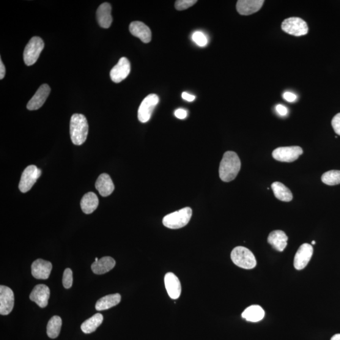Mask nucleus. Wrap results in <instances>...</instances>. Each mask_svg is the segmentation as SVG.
<instances>
[{
  "label": "nucleus",
  "mask_w": 340,
  "mask_h": 340,
  "mask_svg": "<svg viewBox=\"0 0 340 340\" xmlns=\"http://www.w3.org/2000/svg\"><path fill=\"white\" fill-rule=\"evenodd\" d=\"M45 43L39 37H34L27 44L24 52V60L27 66L34 65L42 53Z\"/></svg>",
  "instance_id": "nucleus-5"
},
{
  "label": "nucleus",
  "mask_w": 340,
  "mask_h": 340,
  "mask_svg": "<svg viewBox=\"0 0 340 340\" xmlns=\"http://www.w3.org/2000/svg\"><path fill=\"white\" fill-rule=\"evenodd\" d=\"M193 39L199 46L204 47L207 45V37L201 32H194L193 35Z\"/></svg>",
  "instance_id": "nucleus-32"
},
{
  "label": "nucleus",
  "mask_w": 340,
  "mask_h": 340,
  "mask_svg": "<svg viewBox=\"0 0 340 340\" xmlns=\"http://www.w3.org/2000/svg\"><path fill=\"white\" fill-rule=\"evenodd\" d=\"M130 31L134 36L139 38L144 43H149L152 40V31L146 24L141 22H133L130 24Z\"/></svg>",
  "instance_id": "nucleus-18"
},
{
  "label": "nucleus",
  "mask_w": 340,
  "mask_h": 340,
  "mask_svg": "<svg viewBox=\"0 0 340 340\" xmlns=\"http://www.w3.org/2000/svg\"><path fill=\"white\" fill-rule=\"evenodd\" d=\"M131 71V64L130 61L123 57L120 58L117 64L112 68L110 76L112 81L116 83H120L124 80L130 75Z\"/></svg>",
  "instance_id": "nucleus-12"
},
{
  "label": "nucleus",
  "mask_w": 340,
  "mask_h": 340,
  "mask_svg": "<svg viewBox=\"0 0 340 340\" xmlns=\"http://www.w3.org/2000/svg\"><path fill=\"white\" fill-rule=\"evenodd\" d=\"M14 306V294L10 287L0 286V314L6 316L12 312Z\"/></svg>",
  "instance_id": "nucleus-11"
},
{
  "label": "nucleus",
  "mask_w": 340,
  "mask_h": 340,
  "mask_svg": "<svg viewBox=\"0 0 340 340\" xmlns=\"http://www.w3.org/2000/svg\"><path fill=\"white\" fill-rule=\"evenodd\" d=\"M73 271L70 268H67L64 271L62 278V284L65 289H70L73 285Z\"/></svg>",
  "instance_id": "nucleus-30"
},
{
  "label": "nucleus",
  "mask_w": 340,
  "mask_h": 340,
  "mask_svg": "<svg viewBox=\"0 0 340 340\" xmlns=\"http://www.w3.org/2000/svg\"><path fill=\"white\" fill-rule=\"evenodd\" d=\"M288 237L286 233L281 230H275L270 233L268 237V243L275 250L283 251L287 245Z\"/></svg>",
  "instance_id": "nucleus-19"
},
{
  "label": "nucleus",
  "mask_w": 340,
  "mask_h": 340,
  "mask_svg": "<svg viewBox=\"0 0 340 340\" xmlns=\"http://www.w3.org/2000/svg\"><path fill=\"white\" fill-rule=\"evenodd\" d=\"M175 116L180 119H184L187 116V112L184 109H178L175 112Z\"/></svg>",
  "instance_id": "nucleus-35"
},
{
  "label": "nucleus",
  "mask_w": 340,
  "mask_h": 340,
  "mask_svg": "<svg viewBox=\"0 0 340 340\" xmlns=\"http://www.w3.org/2000/svg\"><path fill=\"white\" fill-rule=\"evenodd\" d=\"M5 73H6V69H5V67L2 62V60H0V79H3L4 78L5 76Z\"/></svg>",
  "instance_id": "nucleus-38"
},
{
  "label": "nucleus",
  "mask_w": 340,
  "mask_h": 340,
  "mask_svg": "<svg viewBox=\"0 0 340 340\" xmlns=\"http://www.w3.org/2000/svg\"><path fill=\"white\" fill-rule=\"evenodd\" d=\"M98 260V258H95V262H97Z\"/></svg>",
  "instance_id": "nucleus-41"
},
{
  "label": "nucleus",
  "mask_w": 340,
  "mask_h": 340,
  "mask_svg": "<svg viewBox=\"0 0 340 340\" xmlns=\"http://www.w3.org/2000/svg\"><path fill=\"white\" fill-rule=\"evenodd\" d=\"M32 275L37 279H48L50 275L53 265L50 262L37 259L32 264Z\"/></svg>",
  "instance_id": "nucleus-16"
},
{
  "label": "nucleus",
  "mask_w": 340,
  "mask_h": 340,
  "mask_svg": "<svg viewBox=\"0 0 340 340\" xmlns=\"http://www.w3.org/2000/svg\"><path fill=\"white\" fill-rule=\"evenodd\" d=\"M282 29L287 34L297 37L306 35L309 30L306 22L299 17H290L284 20L282 24Z\"/></svg>",
  "instance_id": "nucleus-6"
},
{
  "label": "nucleus",
  "mask_w": 340,
  "mask_h": 340,
  "mask_svg": "<svg viewBox=\"0 0 340 340\" xmlns=\"http://www.w3.org/2000/svg\"><path fill=\"white\" fill-rule=\"evenodd\" d=\"M51 89L48 84L41 85L35 95L27 103V108L29 111H36L44 105L50 94Z\"/></svg>",
  "instance_id": "nucleus-13"
},
{
  "label": "nucleus",
  "mask_w": 340,
  "mask_h": 340,
  "mask_svg": "<svg viewBox=\"0 0 340 340\" xmlns=\"http://www.w3.org/2000/svg\"><path fill=\"white\" fill-rule=\"evenodd\" d=\"M264 2L263 0H239L237 2V9L240 15H251L259 12Z\"/></svg>",
  "instance_id": "nucleus-17"
},
{
  "label": "nucleus",
  "mask_w": 340,
  "mask_h": 340,
  "mask_svg": "<svg viewBox=\"0 0 340 340\" xmlns=\"http://www.w3.org/2000/svg\"><path fill=\"white\" fill-rule=\"evenodd\" d=\"M164 285L170 298L177 300L179 298L182 292V286L180 280L174 273H167L164 276Z\"/></svg>",
  "instance_id": "nucleus-15"
},
{
  "label": "nucleus",
  "mask_w": 340,
  "mask_h": 340,
  "mask_svg": "<svg viewBox=\"0 0 340 340\" xmlns=\"http://www.w3.org/2000/svg\"><path fill=\"white\" fill-rule=\"evenodd\" d=\"M193 210L190 207H185L166 215L163 219L164 226L172 229H178L185 227L190 221Z\"/></svg>",
  "instance_id": "nucleus-3"
},
{
  "label": "nucleus",
  "mask_w": 340,
  "mask_h": 340,
  "mask_svg": "<svg viewBox=\"0 0 340 340\" xmlns=\"http://www.w3.org/2000/svg\"><path fill=\"white\" fill-rule=\"evenodd\" d=\"M115 265H116V261L113 258L104 257L98 260L97 262L93 263L92 270L93 273L97 274V275H102L113 269Z\"/></svg>",
  "instance_id": "nucleus-22"
},
{
  "label": "nucleus",
  "mask_w": 340,
  "mask_h": 340,
  "mask_svg": "<svg viewBox=\"0 0 340 340\" xmlns=\"http://www.w3.org/2000/svg\"><path fill=\"white\" fill-rule=\"evenodd\" d=\"M197 2V0H178L175 2V8L177 10H184L194 6Z\"/></svg>",
  "instance_id": "nucleus-31"
},
{
  "label": "nucleus",
  "mask_w": 340,
  "mask_h": 340,
  "mask_svg": "<svg viewBox=\"0 0 340 340\" xmlns=\"http://www.w3.org/2000/svg\"><path fill=\"white\" fill-rule=\"evenodd\" d=\"M331 125L335 133L340 136V113L337 114L333 118Z\"/></svg>",
  "instance_id": "nucleus-33"
},
{
  "label": "nucleus",
  "mask_w": 340,
  "mask_h": 340,
  "mask_svg": "<svg viewBox=\"0 0 340 340\" xmlns=\"http://www.w3.org/2000/svg\"><path fill=\"white\" fill-rule=\"evenodd\" d=\"M182 96L183 99L187 101H193L196 99V97L194 95L189 94L186 92H183Z\"/></svg>",
  "instance_id": "nucleus-37"
},
{
  "label": "nucleus",
  "mask_w": 340,
  "mask_h": 340,
  "mask_svg": "<svg viewBox=\"0 0 340 340\" xmlns=\"http://www.w3.org/2000/svg\"><path fill=\"white\" fill-rule=\"evenodd\" d=\"M62 326L61 318L58 316L52 317L47 326V334L49 338H56L59 336Z\"/></svg>",
  "instance_id": "nucleus-28"
},
{
  "label": "nucleus",
  "mask_w": 340,
  "mask_h": 340,
  "mask_svg": "<svg viewBox=\"0 0 340 340\" xmlns=\"http://www.w3.org/2000/svg\"><path fill=\"white\" fill-rule=\"evenodd\" d=\"M271 189L277 199L283 202H290L293 199L292 194L289 188L281 182H274L271 185Z\"/></svg>",
  "instance_id": "nucleus-26"
},
{
  "label": "nucleus",
  "mask_w": 340,
  "mask_h": 340,
  "mask_svg": "<svg viewBox=\"0 0 340 340\" xmlns=\"http://www.w3.org/2000/svg\"><path fill=\"white\" fill-rule=\"evenodd\" d=\"M265 316L264 310L259 305H252L246 308L242 313V317L252 323H257L263 319Z\"/></svg>",
  "instance_id": "nucleus-25"
},
{
  "label": "nucleus",
  "mask_w": 340,
  "mask_h": 340,
  "mask_svg": "<svg viewBox=\"0 0 340 340\" xmlns=\"http://www.w3.org/2000/svg\"><path fill=\"white\" fill-rule=\"evenodd\" d=\"M103 321V315L97 313L93 316L85 321L81 326L82 331L85 334H90L97 330L101 325Z\"/></svg>",
  "instance_id": "nucleus-27"
},
{
  "label": "nucleus",
  "mask_w": 340,
  "mask_h": 340,
  "mask_svg": "<svg viewBox=\"0 0 340 340\" xmlns=\"http://www.w3.org/2000/svg\"><path fill=\"white\" fill-rule=\"evenodd\" d=\"M42 172L35 165H30L24 169L19 183V190L23 193L29 192L40 177Z\"/></svg>",
  "instance_id": "nucleus-7"
},
{
  "label": "nucleus",
  "mask_w": 340,
  "mask_h": 340,
  "mask_svg": "<svg viewBox=\"0 0 340 340\" xmlns=\"http://www.w3.org/2000/svg\"><path fill=\"white\" fill-rule=\"evenodd\" d=\"M50 290L45 284L37 285L30 294V300L36 303L41 308H45L48 304Z\"/></svg>",
  "instance_id": "nucleus-14"
},
{
  "label": "nucleus",
  "mask_w": 340,
  "mask_h": 340,
  "mask_svg": "<svg viewBox=\"0 0 340 340\" xmlns=\"http://www.w3.org/2000/svg\"><path fill=\"white\" fill-rule=\"evenodd\" d=\"M231 259L236 265L244 269H253L257 265V260L253 253L243 246H237L233 249Z\"/></svg>",
  "instance_id": "nucleus-4"
},
{
  "label": "nucleus",
  "mask_w": 340,
  "mask_h": 340,
  "mask_svg": "<svg viewBox=\"0 0 340 340\" xmlns=\"http://www.w3.org/2000/svg\"><path fill=\"white\" fill-rule=\"evenodd\" d=\"M283 97L288 102H294V101L297 100V96L294 93L291 92H285Z\"/></svg>",
  "instance_id": "nucleus-34"
},
{
  "label": "nucleus",
  "mask_w": 340,
  "mask_h": 340,
  "mask_svg": "<svg viewBox=\"0 0 340 340\" xmlns=\"http://www.w3.org/2000/svg\"><path fill=\"white\" fill-rule=\"evenodd\" d=\"M276 111L278 112V113L281 116H286L288 114V109L286 107H285L281 104H279L276 106Z\"/></svg>",
  "instance_id": "nucleus-36"
},
{
  "label": "nucleus",
  "mask_w": 340,
  "mask_h": 340,
  "mask_svg": "<svg viewBox=\"0 0 340 340\" xmlns=\"http://www.w3.org/2000/svg\"><path fill=\"white\" fill-rule=\"evenodd\" d=\"M121 301V295L119 294H110L104 296L97 302L95 309L98 311H104L117 305Z\"/></svg>",
  "instance_id": "nucleus-24"
},
{
  "label": "nucleus",
  "mask_w": 340,
  "mask_h": 340,
  "mask_svg": "<svg viewBox=\"0 0 340 340\" xmlns=\"http://www.w3.org/2000/svg\"><path fill=\"white\" fill-rule=\"evenodd\" d=\"M99 204L97 195L93 193H89L84 195L82 198L80 205L82 211L86 215H90L97 209Z\"/></svg>",
  "instance_id": "nucleus-23"
},
{
  "label": "nucleus",
  "mask_w": 340,
  "mask_h": 340,
  "mask_svg": "<svg viewBox=\"0 0 340 340\" xmlns=\"http://www.w3.org/2000/svg\"><path fill=\"white\" fill-rule=\"evenodd\" d=\"M331 340H340V334H334Z\"/></svg>",
  "instance_id": "nucleus-39"
},
{
  "label": "nucleus",
  "mask_w": 340,
  "mask_h": 340,
  "mask_svg": "<svg viewBox=\"0 0 340 340\" xmlns=\"http://www.w3.org/2000/svg\"><path fill=\"white\" fill-rule=\"evenodd\" d=\"M303 154V150L300 146L280 147L274 150L272 156L277 161L291 163Z\"/></svg>",
  "instance_id": "nucleus-8"
},
{
  "label": "nucleus",
  "mask_w": 340,
  "mask_h": 340,
  "mask_svg": "<svg viewBox=\"0 0 340 340\" xmlns=\"http://www.w3.org/2000/svg\"><path fill=\"white\" fill-rule=\"evenodd\" d=\"M316 244V242H315V241H312V245H315Z\"/></svg>",
  "instance_id": "nucleus-40"
},
{
  "label": "nucleus",
  "mask_w": 340,
  "mask_h": 340,
  "mask_svg": "<svg viewBox=\"0 0 340 340\" xmlns=\"http://www.w3.org/2000/svg\"><path fill=\"white\" fill-rule=\"evenodd\" d=\"M313 254V248L308 243H304L295 253L294 266L296 270H301L308 265Z\"/></svg>",
  "instance_id": "nucleus-10"
},
{
  "label": "nucleus",
  "mask_w": 340,
  "mask_h": 340,
  "mask_svg": "<svg viewBox=\"0 0 340 340\" xmlns=\"http://www.w3.org/2000/svg\"><path fill=\"white\" fill-rule=\"evenodd\" d=\"M95 187L102 197L109 196L113 193L115 189L111 177L107 174L100 175L95 183Z\"/></svg>",
  "instance_id": "nucleus-21"
},
{
  "label": "nucleus",
  "mask_w": 340,
  "mask_h": 340,
  "mask_svg": "<svg viewBox=\"0 0 340 340\" xmlns=\"http://www.w3.org/2000/svg\"><path fill=\"white\" fill-rule=\"evenodd\" d=\"M241 161L237 153L227 152L224 153L219 166V177L225 182L235 179L241 169Z\"/></svg>",
  "instance_id": "nucleus-1"
},
{
  "label": "nucleus",
  "mask_w": 340,
  "mask_h": 340,
  "mask_svg": "<svg viewBox=\"0 0 340 340\" xmlns=\"http://www.w3.org/2000/svg\"><path fill=\"white\" fill-rule=\"evenodd\" d=\"M159 102V97L155 94H150L144 98L138 109V119L142 123L149 121L153 111Z\"/></svg>",
  "instance_id": "nucleus-9"
},
{
  "label": "nucleus",
  "mask_w": 340,
  "mask_h": 340,
  "mask_svg": "<svg viewBox=\"0 0 340 340\" xmlns=\"http://www.w3.org/2000/svg\"><path fill=\"white\" fill-rule=\"evenodd\" d=\"M322 180L326 185L333 186L340 183L339 170H331L322 175Z\"/></svg>",
  "instance_id": "nucleus-29"
},
{
  "label": "nucleus",
  "mask_w": 340,
  "mask_h": 340,
  "mask_svg": "<svg viewBox=\"0 0 340 340\" xmlns=\"http://www.w3.org/2000/svg\"><path fill=\"white\" fill-rule=\"evenodd\" d=\"M112 7L109 3H103L97 11V17L100 26L104 29H108L112 23L111 15Z\"/></svg>",
  "instance_id": "nucleus-20"
},
{
  "label": "nucleus",
  "mask_w": 340,
  "mask_h": 340,
  "mask_svg": "<svg viewBox=\"0 0 340 340\" xmlns=\"http://www.w3.org/2000/svg\"><path fill=\"white\" fill-rule=\"evenodd\" d=\"M89 124L83 115L73 114L70 120V136L75 145L80 146L86 141L89 134Z\"/></svg>",
  "instance_id": "nucleus-2"
}]
</instances>
